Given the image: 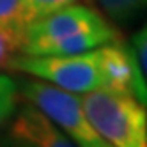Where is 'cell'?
Instances as JSON below:
<instances>
[{
	"instance_id": "obj_11",
	"label": "cell",
	"mask_w": 147,
	"mask_h": 147,
	"mask_svg": "<svg viewBox=\"0 0 147 147\" xmlns=\"http://www.w3.org/2000/svg\"><path fill=\"white\" fill-rule=\"evenodd\" d=\"M16 46L11 43V39H7L4 34H0V69L7 66L9 59L16 53Z\"/></svg>"
},
{
	"instance_id": "obj_9",
	"label": "cell",
	"mask_w": 147,
	"mask_h": 147,
	"mask_svg": "<svg viewBox=\"0 0 147 147\" xmlns=\"http://www.w3.org/2000/svg\"><path fill=\"white\" fill-rule=\"evenodd\" d=\"M90 4L92 0H23V14H25V22H32V20L45 16L51 11H55L59 7H64L69 4Z\"/></svg>"
},
{
	"instance_id": "obj_2",
	"label": "cell",
	"mask_w": 147,
	"mask_h": 147,
	"mask_svg": "<svg viewBox=\"0 0 147 147\" xmlns=\"http://www.w3.org/2000/svg\"><path fill=\"white\" fill-rule=\"evenodd\" d=\"M92 129L113 147H147V107L128 92L96 89L82 94Z\"/></svg>"
},
{
	"instance_id": "obj_4",
	"label": "cell",
	"mask_w": 147,
	"mask_h": 147,
	"mask_svg": "<svg viewBox=\"0 0 147 147\" xmlns=\"http://www.w3.org/2000/svg\"><path fill=\"white\" fill-rule=\"evenodd\" d=\"M18 94L39 108L60 131H64L75 145L82 147H108L89 124L82 107V96L62 87H57L41 78H23L16 82Z\"/></svg>"
},
{
	"instance_id": "obj_7",
	"label": "cell",
	"mask_w": 147,
	"mask_h": 147,
	"mask_svg": "<svg viewBox=\"0 0 147 147\" xmlns=\"http://www.w3.org/2000/svg\"><path fill=\"white\" fill-rule=\"evenodd\" d=\"M112 23L128 25L147 14V0H98Z\"/></svg>"
},
{
	"instance_id": "obj_6",
	"label": "cell",
	"mask_w": 147,
	"mask_h": 147,
	"mask_svg": "<svg viewBox=\"0 0 147 147\" xmlns=\"http://www.w3.org/2000/svg\"><path fill=\"white\" fill-rule=\"evenodd\" d=\"M25 25L27 22L23 14V0H0V34L11 39L16 50L20 46Z\"/></svg>"
},
{
	"instance_id": "obj_10",
	"label": "cell",
	"mask_w": 147,
	"mask_h": 147,
	"mask_svg": "<svg viewBox=\"0 0 147 147\" xmlns=\"http://www.w3.org/2000/svg\"><path fill=\"white\" fill-rule=\"evenodd\" d=\"M136 59H138V64L144 71V76L147 78V25L144 28H140L138 32L133 36V43H131Z\"/></svg>"
},
{
	"instance_id": "obj_1",
	"label": "cell",
	"mask_w": 147,
	"mask_h": 147,
	"mask_svg": "<svg viewBox=\"0 0 147 147\" xmlns=\"http://www.w3.org/2000/svg\"><path fill=\"white\" fill-rule=\"evenodd\" d=\"M110 20L90 4H69L28 22L20 39L18 53L73 55L119 41Z\"/></svg>"
},
{
	"instance_id": "obj_8",
	"label": "cell",
	"mask_w": 147,
	"mask_h": 147,
	"mask_svg": "<svg viewBox=\"0 0 147 147\" xmlns=\"http://www.w3.org/2000/svg\"><path fill=\"white\" fill-rule=\"evenodd\" d=\"M18 83L7 75H0V128L13 117L18 105Z\"/></svg>"
},
{
	"instance_id": "obj_3",
	"label": "cell",
	"mask_w": 147,
	"mask_h": 147,
	"mask_svg": "<svg viewBox=\"0 0 147 147\" xmlns=\"http://www.w3.org/2000/svg\"><path fill=\"white\" fill-rule=\"evenodd\" d=\"M9 69L50 82L75 94L108 87L107 45L73 55H25L14 53Z\"/></svg>"
},
{
	"instance_id": "obj_5",
	"label": "cell",
	"mask_w": 147,
	"mask_h": 147,
	"mask_svg": "<svg viewBox=\"0 0 147 147\" xmlns=\"http://www.w3.org/2000/svg\"><path fill=\"white\" fill-rule=\"evenodd\" d=\"M9 124L7 138L18 145H34V147H71L75 145L69 136L60 131L46 115L25 101Z\"/></svg>"
}]
</instances>
